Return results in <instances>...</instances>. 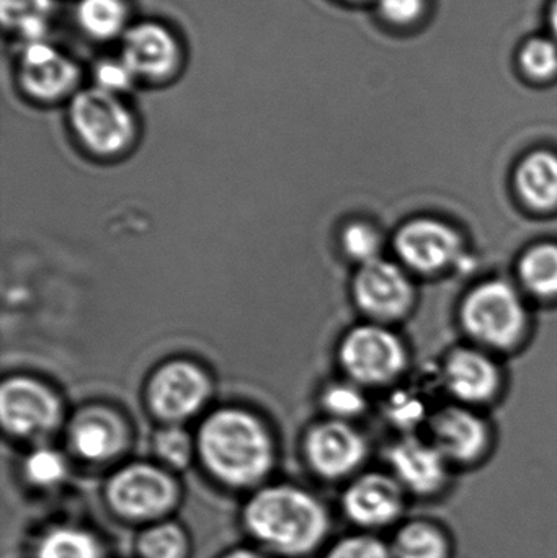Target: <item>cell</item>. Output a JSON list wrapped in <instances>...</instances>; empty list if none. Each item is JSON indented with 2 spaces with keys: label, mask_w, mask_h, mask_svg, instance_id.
<instances>
[{
  "label": "cell",
  "mask_w": 557,
  "mask_h": 558,
  "mask_svg": "<svg viewBox=\"0 0 557 558\" xmlns=\"http://www.w3.org/2000/svg\"><path fill=\"white\" fill-rule=\"evenodd\" d=\"M206 468L231 485H251L267 474L274 446L264 426L241 410H221L206 420L198 438Z\"/></svg>",
  "instance_id": "obj_1"
},
{
  "label": "cell",
  "mask_w": 557,
  "mask_h": 558,
  "mask_svg": "<svg viewBox=\"0 0 557 558\" xmlns=\"http://www.w3.org/2000/svg\"><path fill=\"white\" fill-rule=\"evenodd\" d=\"M245 523L267 546L284 554H304L326 534L327 514L319 501L303 490L274 487L252 498Z\"/></svg>",
  "instance_id": "obj_2"
},
{
  "label": "cell",
  "mask_w": 557,
  "mask_h": 558,
  "mask_svg": "<svg viewBox=\"0 0 557 558\" xmlns=\"http://www.w3.org/2000/svg\"><path fill=\"white\" fill-rule=\"evenodd\" d=\"M526 322L522 295L504 279L481 282L461 305V324L468 335L496 350L516 347L525 333Z\"/></svg>",
  "instance_id": "obj_3"
},
{
  "label": "cell",
  "mask_w": 557,
  "mask_h": 558,
  "mask_svg": "<svg viewBox=\"0 0 557 558\" xmlns=\"http://www.w3.org/2000/svg\"><path fill=\"white\" fill-rule=\"evenodd\" d=\"M69 123L82 144L100 156H114L133 143L136 121L120 95L81 88L69 100Z\"/></svg>",
  "instance_id": "obj_4"
},
{
  "label": "cell",
  "mask_w": 557,
  "mask_h": 558,
  "mask_svg": "<svg viewBox=\"0 0 557 558\" xmlns=\"http://www.w3.org/2000/svg\"><path fill=\"white\" fill-rule=\"evenodd\" d=\"M81 65L49 39L22 43L15 58L20 90L35 101L71 100L81 88Z\"/></svg>",
  "instance_id": "obj_5"
},
{
  "label": "cell",
  "mask_w": 557,
  "mask_h": 558,
  "mask_svg": "<svg viewBox=\"0 0 557 558\" xmlns=\"http://www.w3.org/2000/svg\"><path fill=\"white\" fill-rule=\"evenodd\" d=\"M340 361L356 383L382 386L401 376L408 351L392 331L379 325H362L347 335Z\"/></svg>",
  "instance_id": "obj_6"
},
{
  "label": "cell",
  "mask_w": 557,
  "mask_h": 558,
  "mask_svg": "<svg viewBox=\"0 0 557 558\" xmlns=\"http://www.w3.org/2000/svg\"><path fill=\"white\" fill-rule=\"evenodd\" d=\"M120 41V58L136 81L166 84L182 68L183 49L179 36L156 20L131 23Z\"/></svg>",
  "instance_id": "obj_7"
},
{
  "label": "cell",
  "mask_w": 557,
  "mask_h": 558,
  "mask_svg": "<svg viewBox=\"0 0 557 558\" xmlns=\"http://www.w3.org/2000/svg\"><path fill=\"white\" fill-rule=\"evenodd\" d=\"M399 260L422 275L447 270L463 254V239L447 222L434 218L412 219L395 239Z\"/></svg>",
  "instance_id": "obj_8"
},
{
  "label": "cell",
  "mask_w": 557,
  "mask_h": 558,
  "mask_svg": "<svg viewBox=\"0 0 557 558\" xmlns=\"http://www.w3.org/2000/svg\"><path fill=\"white\" fill-rule=\"evenodd\" d=\"M108 500L121 517L133 520L159 517L172 507L175 485L166 472L153 465L121 469L108 484Z\"/></svg>",
  "instance_id": "obj_9"
},
{
  "label": "cell",
  "mask_w": 557,
  "mask_h": 558,
  "mask_svg": "<svg viewBox=\"0 0 557 558\" xmlns=\"http://www.w3.org/2000/svg\"><path fill=\"white\" fill-rule=\"evenodd\" d=\"M353 292L360 308L376 320L391 322L404 317L414 302V284L404 270L386 260L362 265Z\"/></svg>",
  "instance_id": "obj_10"
},
{
  "label": "cell",
  "mask_w": 557,
  "mask_h": 558,
  "mask_svg": "<svg viewBox=\"0 0 557 558\" xmlns=\"http://www.w3.org/2000/svg\"><path fill=\"white\" fill-rule=\"evenodd\" d=\"M0 418L13 435H38L58 422L59 403L41 384L15 377L7 380L0 390Z\"/></svg>",
  "instance_id": "obj_11"
},
{
  "label": "cell",
  "mask_w": 557,
  "mask_h": 558,
  "mask_svg": "<svg viewBox=\"0 0 557 558\" xmlns=\"http://www.w3.org/2000/svg\"><path fill=\"white\" fill-rule=\"evenodd\" d=\"M209 384L202 369L185 361H173L157 371L150 380L149 402L164 420L189 418L205 403Z\"/></svg>",
  "instance_id": "obj_12"
},
{
  "label": "cell",
  "mask_w": 557,
  "mask_h": 558,
  "mask_svg": "<svg viewBox=\"0 0 557 558\" xmlns=\"http://www.w3.org/2000/svg\"><path fill=\"white\" fill-rule=\"evenodd\" d=\"M311 464L324 477H340L352 472L366 454L362 436L342 422L320 423L307 436Z\"/></svg>",
  "instance_id": "obj_13"
},
{
  "label": "cell",
  "mask_w": 557,
  "mask_h": 558,
  "mask_svg": "<svg viewBox=\"0 0 557 558\" xmlns=\"http://www.w3.org/2000/svg\"><path fill=\"white\" fill-rule=\"evenodd\" d=\"M445 383L461 402H489L499 392L500 371L483 351L460 348L445 363Z\"/></svg>",
  "instance_id": "obj_14"
},
{
  "label": "cell",
  "mask_w": 557,
  "mask_h": 558,
  "mask_svg": "<svg viewBox=\"0 0 557 558\" xmlns=\"http://www.w3.org/2000/svg\"><path fill=\"white\" fill-rule=\"evenodd\" d=\"M434 446L445 459L468 462L483 454L487 426L480 416L463 407H448L432 418Z\"/></svg>",
  "instance_id": "obj_15"
},
{
  "label": "cell",
  "mask_w": 557,
  "mask_h": 558,
  "mask_svg": "<svg viewBox=\"0 0 557 558\" xmlns=\"http://www.w3.org/2000/svg\"><path fill=\"white\" fill-rule=\"evenodd\" d=\"M71 442L87 461H107L123 449L126 428L110 410H84L72 422Z\"/></svg>",
  "instance_id": "obj_16"
},
{
  "label": "cell",
  "mask_w": 557,
  "mask_h": 558,
  "mask_svg": "<svg viewBox=\"0 0 557 558\" xmlns=\"http://www.w3.org/2000/svg\"><path fill=\"white\" fill-rule=\"evenodd\" d=\"M392 468L402 482L419 494H431L445 478V456L434 445L405 438L389 452Z\"/></svg>",
  "instance_id": "obj_17"
},
{
  "label": "cell",
  "mask_w": 557,
  "mask_h": 558,
  "mask_svg": "<svg viewBox=\"0 0 557 558\" xmlns=\"http://www.w3.org/2000/svg\"><path fill=\"white\" fill-rule=\"evenodd\" d=\"M343 501L349 517L365 526L389 523L401 510L398 485L383 475L360 478L349 488Z\"/></svg>",
  "instance_id": "obj_18"
},
{
  "label": "cell",
  "mask_w": 557,
  "mask_h": 558,
  "mask_svg": "<svg viewBox=\"0 0 557 558\" xmlns=\"http://www.w3.org/2000/svg\"><path fill=\"white\" fill-rule=\"evenodd\" d=\"M513 182L530 209L553 211L557 208V154L545 149L530 153L517 167Z\"/></svg>",
  "instance_id": "obj_19"
},
{
  "label": "cell",
  "mask_w": 557,
  "mask_h": 558,
  "mask_svg": "<svg viewBox=\"0 0 557 558\" xmlns=\"http://www.w3.org/2000/svg\"><path fill=\"white\" fill-rule=\"evenodd\" d=\"M74 20L82 35L92 41L108 43L123 38L130 28L128 0H77Z\"/></svg>",
  "instance_id": "obj_20"
},
{
  "label": "cell",
  "mask_w": 557,
  "mask_h": 558,
  "mask_svg": "<svg viewBox=\"0 0 557 558\" xmlns=\"http://www.w3.org/2000/svg\"><path fill=\"white\" fill-rule=\"evenodd\" d=\"M55 0H0L3 28L22 43L48 39Z\"/></svg>",
  "instance_id": "obj_21"
},
{
  "label": "cell",
  "mask_w": 557,
  "mask_h": 558,
  "mask_svg": "<svg viewBox=\"0 0 557 558\" xmlns=\"http://www.w3.org/2000/svg\"><path fill=\"white\" fill-rule=\"evenodd\" d=\"M523 288L536 298H557V244L543 242L523 254L519 264Z\"/></svg>",
  "instance_id": "obj_22"
},
{
  "label": "cell",
  "mask_w": 557,
  "mask_h": 558,
  "mask_svg": "<svg viewBox=\"0 0 557 558\" xmlns=\"http://www.w3.org/2000/svg\"><path fill=\"white\" fill-rule=\"evenodd\" d=\"M38 558H100V547L84 531L58 530L39 544Z\"/></svg>",
  "instance_id": "obj_23"
},
{
  "label": "cell",
  "mask_w": 557,
  "mask_h": 558,
  "mask_svg": "<svg viewBox=\"0 0 557 558\" xmlns=\"http://www.w3.org/2000/svg\"><path fill=\"white\" fill-rule=\"evenodd\" d=\"M519 64L529 77L548 81L557 74V41L548 36H533L523 43Z\"/></svg>",
  "instance_id": "obj_24"
},
{
  "label": "cell",
  "mask_w": 557,
  "mask_h": 558,
  "mask_svg": "<svg viewBox=\"0 0 557 558\" xmlns=\"http://www.w3.org/2000/svg\"><path fill=\"white\" fill-rule=\"evenodd\" d=\"M445 550L444 537L425 524L405 527L396 543L399 558H444Z\"/></svg>",
  "instance_id": "obj_25"
},
{
  "label": "cell",
  "mask_w": 557,
  "mask_h": 558,
  "mask_svg": "<svg viewBox=\"0 0 557 558\" xmlns=\"http://www.w3.org/2000/svg\"><path fill=\"white\" fill-rule=\"evenodd\" d=\"M140 550L144 558H185V534L175 524H159L143 534Z\"/></svg>",
  "instance_id": "obj_26"
},
{
  "label": "cell",
  "mask_w": 557,
  "mask_h": 558,
  "mask_svg": "<svg viewBox=\"0 0 557 558\" xmlns=\"http://www.w3.org/2000/svg\"><path fill=\"white\" fill-rule=\"evenodd\" d=\"M343 248L347 255L359 264L366 265L379 260L382 238L378 231L365 222H355L343 232Z\"/></svg>",
  "instance_id": "obj_27"
},
{
  "label": "cell",
  "mask_w": 557,
  "mask_h": 558,
  "mask_svg": "<svg viewBox=\"0 0 557 558\" xmlns=\"http://www.w3.org/2000/svg\"><path fill=\"white\" fill-rule=\"evenodd\" d=\"M92 77H94L95 87L110 92V94L120 95V97L137 82L133 72L120 56L118 58H104L95 62Z\"/></svg>",
  "instance_id": "obj_28"
},
{
  "label": "cell",
  "mask_w": 557,
  "mask_h": 558,
  "mask_svg": "<svg viewBox=\"0 0 557 558\" xmlns=\"http://www.w3.org/2000/svg\"><path fill=\"white\" fill-rule=\"evenodd\" d=\"M25 472L33 484L49 487L64 477V459L51 449H38L26 459Z\"/></svg>",
  "instance_id": "obj_29"
},
{
  "label": "cell",
  "mask_w": 557,
  "mask_h": 558,
  "mask_svg": "<svg viewBox=\"0 0 557 558\" xmlns=\"http://www.w3.org/2000/svg\"><path fill=\"white\" fill-rule=\"evenodd\" d=\"M157 454L175 465V468H185L192 458V439L180 428L162 429L156 436Z\"/></svg>",
  "instance_id": "obj_30"
},
{
  "label": "cell",
  "mask_w": 557,
  "mask_h": 558,
  "mask_svg": "<svg viewBox=\"0 0 557 558\" xmlns=\"http://www.w3.org/2000/svg\"><path fill=\"white\" fill-rule=\"evenodd\" d=\"M324 405L334 415L349 418L363 412L365 399L356 387L334 386L324 396Z\"/></svg>",
  "instance_id": "obj_31"
},
{
  "label": "cell",
  "mask_w": 557,
  "mask_h": 558,
  "mask_svg": "<svg viewBox=\"0 0 557 558\" xmlns=\"http://www.w3.org/2000/svg\"><path fill=\"white\" fill-rule=\"evenodd\" d=\"M376 3L379 15L399 26L417 22L425 9V0H376Z\"/></svg>",
  "instance_id": "obj_32"
},
{
  "label": "cell",
  "mask_w": 557,
  "mask_h": 558,
  "mask_svg": "<svg viewBox=\"0 0 557 558\" xmlns=\"http://www.w3.org/2000/svg\"><path fill=\"white\" fill-rule=\"evenodd\" d=\"M424 405L417 397L398 393L389 400V416L396 425L402 426V428H411V426L421 423V420L424 418Z\"/></svg>",
  "instance_id": "obj_33"
},
{
  "label": "cell",
  "mask_w": 557,
  "mask_h": 558,
  "mask_svg": "<svg viewBox=\"0 0 557 558\" xmlns=\"http://www.w3.org/2000/svg\"><path fill=\"white\" fill-rule=\"evenodd\" d=\"M327 558H389V556L379 541L370 539V537H352L337 544Z\"/></svg>",
  "instance_id": "obj_34"
},
{
  "label": "cell",
  "mask_w": 557,
  "mask_h": 558,
  "mask_svg": "<svg viewBox=\"0 0 557 558\" xmlns=\"http://www.w3.org/2000/svg\"><path fill=\"white\" fill-rule=\"evenodd\" d=\"M548 23L553 35H555V38L557 39V0H553L552 5H549Z\"/></svg>",
  "instance_id": "obj_35"
},
{
  "label": "cell",
  "mask_w": 557,
  "mask_h": 558,
  "mask_svg": "<svg viewBox=\"0 0 557 558\" xmlns=\"http://www.w3.org/2000/svg\"><path fill=\"white\" fill-rule=\"evenodd\" d=\"M225 558H265L261 554L252 553V550H235V553L229 554Z\"/></svg>",
  "instance_id": "obj_36"
},
{
  "label": "cell",
  "mask_w": 557,
  "mask_h": 558,
  "mask_svg": "<svg viewBox=\"0 0 557 558\" xmlns=\"http://www.w3.org/2000/svg\"><path fill=\"white\" fill-rule=\"evenodd\" d=\"M347 2H350V3H363V2H368V0H347Z\"/></svg>",
  "instance_id": "obj_37"
}]
</instances>
